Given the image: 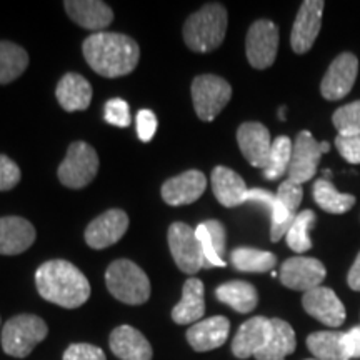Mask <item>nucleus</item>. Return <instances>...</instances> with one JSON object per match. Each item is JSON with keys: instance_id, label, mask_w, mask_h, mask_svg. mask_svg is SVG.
<instances>
[{"instance_id": "1", "label": "nucleus", "mask_w": 360, "mask_h": 360, "mask_svg": "<svg viewBox=\"0 0 360 360\" xmlns=\"http://www.w3.org/2000/svg\"><path fill=\"white\" fill-rule=\"evenodd\" d=\"M84 57L96 74L107 79L124 77L132 72L141 58V49L129 35L97 32L85 39Z\"/></svg>"}, {"instance_id": "2", "label": "nucleus", "mask_w": 360, "mask_h": 360, "mask_svg": "<svg viewBox=\"0 0 360 360\" xmlns=\"http://www.w3.org/2000/svg\"><path fill=\"white\" fill-rule=\"evenodd\" d=\"M35 283L42 299L64 309H77L90 297L87 277L67 260H49L40 265Z\"/></svg>"}, {"instance_id": "3", "label": "nucleus", "mask_w": 360, "mask_h": 360, "mask_svg": "<svg viewBox=\"0 0 360 360\" xmlns=\"http://www.w3.org/2000/svg\"><path fill=\"white\" fill-rule=\"evenodd\" d=\"M227 32V11L222 4H205L184 25V40L192 52L207 53L222 45Z\"/></svg>"}, {"instance_id": "4", "label": "nucleus", "mask_w": 360, "mask_h": 360, "mask_svg": "<svg viewBox=\"0 0 360 360\" xmlns=\"http://www.w3.org/2000/svg\"><path fill=\"white\" fill-rule=\"evenodd\" d=\"M105 283L110 294L124 304L141 305L150 297V281L132 260L120 259L112 262L105 272Z\"/></svg>"}, {"instance_id": "5", "label": "nucleus", "mask_w": 360, "mask_h": 360, "mask_svg": "<svg viewBox=\"0 0 360 360\" xmlns=\"http://www.w3.org/2000/svg\"><path fill=\"white\" fill-rule=\"evenodd\" d=\"M47 323L37 315L22 314L2 327V349L11 357L25 359L47 337Z\"/></svg>"}, {"instance_id": "6", "label": "nucleus", "mask_w": 360, "mask_h": 360, "mask_svg": "<svg viewBox=\"0 0 360 360\" xmlns=\"http://www.w3.org/2000/svg\"><path fill=\"white\" fill-rule=\"evenodd\" d=\"M232 97V87L219 75L205 74L193 79L192 102L195 114L204 122H212Z\"/></svg>"}, {"instance_id": "7", "label": "nucleus", "mask_w": 360, "mask_h": 360, "mask_svg": "<svg viewBox=\"0 0 360 360\" xmlns=\"http://www.w3.org/2000/svg\"><path fill=\"white\" fill-rule=\"evenodd\" d=\"M98 172V155L87 142L70 143L65 160L58 167V180L69 188L89 186Z\"/></svg>"}, {"instance_id": "8", "label": "nucleus", "mask_w": 360, "mask_h": 360, "mask_svg": "<svg viewBox=\"0 0 360 360\" xmlns=\"http://www.w3.org/2000/svg\"><path fill=\"white\" fill-rule=\"evenodd\" d=\"M167 238L170 254H172L175 264L182 272L197 274L200 269H205L202 245L191 225L174 222L169 227Z\"/></svg>"}, {"instance_id": "9", "label": "nucleus", "mask_w": 360, "mask_h": 360, "mask_svg": "<svg viewBox=\"0 0 360 360\" xmlns=\"http://www.w3.org/2000/svg\"><path fill=\"white\" fill-rule=\"evenodd\" d=\"M328 150L327 142L315 141L314 135L302 130L295 137L294 146H292V159L289 165V180L292 182L302 184L309 182L315 177L319 169V162L322 159V154Z\"/></svg>"}, {"instance_id": "10", "label": "nucleus", "mask_w": 360, "mask_h": 360, "mask_svg": "<svg viewBox=\"0 0 360 360\" xmlns=\"http://www.w3.org/2000/svg\"><path fill=\"white\" fill-rule=\"evenodd\" d=\"M278 51V27L272 20L260 19L250 25L245 39V53L254 69H269Z\"/></svg>"}, {"instance_id": "11", "label": "nucleus", "mask_w": 360, "mask_h": 360, "mask_svg": "<svg viewBox=\"0 0 360 360\" xmlns=\"http://www.w3.org/2000/svg\"><path fill=\"white\" fill-rule=\"evenodd\" d=\"M359 74V58L352 52L337 56L323 75L321 94L326 101H340L349 96Z\"/></svg>"}, {"instance_id": "12", "label": "nucleus", "mask_w": 360, "mask_h": 360, "mask_svg": "<svg viewBox=\"0 0 360 360\" xmlns=\"http://www.w3.org/2000/svg\"><path fill=\"white\" fill-rule=\"evenodd\" d=\"M326 4L322 0H305L300 6L292 25L290 45L295 53H307L314 47L322 27V12Z\"/></svg>"}, {"instance_id": "13", "label": "nucleus", "mask_w": 360, "mask_h": 360, "mask_svg": "<svg viewBox=\"0 0 360 360\" xmlns=\"http://www.w3.org/2000/svg\"><path fill=\"white\" fill-rule=\"evenodd\" d=\"M327 276L326 265L312 257L287 259L281 267V282L287 289L309 292L321 287Z\"/></svg>"}, {"instance_id": "14", "label": "nucleus", "mask_w": 360, "mask_h": 360, "mask_svg": "<svg viewBox=\"0 0 360 360\" xmlns=\"http://www.w3.org/2000/svg\"><path fill=\"white\" fill-rule=\"evenodd\" d=\"M302 307L310 317L327 327H340L347 317L342 300L328 287H317V289L305 292Z\"/></svg>"}, {"instance_id": "15", "label": "nucleus", "mask_w": 360, "mask_h": 360, "mask_svg": "<svg viewBox=\"0 0 360 360\" xmlns=\"http://www.w3.org/2000/svg\"><path fill=\"white\" fill-rule=\"evenodd\" d=\"M129 229V215L120 209H112L98 215L85 229V242L92 249H107L117 244Z\"/></svg>"}, {"instance_id": "16", "label": "nucleus", "mask_w": 360, "mask_h": 360, "mask_svg": "<svg viewBox=\"0 0 360 360\" xmlns=\"http://www.w3.org/2000/svg\"><path fill=\"white\" fill-rule=\"evenodd\" d=\"M272 142L269 129L260 122H245L237 130V143L252 167H267Z\"/></svg>"}, {"instance_id": "17", "label": "nucleus", "mask_w": 360, "mask_h": 360, "mask_svg": "<svg viewBox=\"0 0 360 360\" xmlns=\"http://www.w3.org/2000/svg\"><path fill=\"white\" fill-rule=\"evenodd\" d=\"M207 188V177L200 170H187V172L165 180L162 186V199L165 204L179 207L188 205L199 200Z\"/></svg>"}, {"instance_id": "18", "label": "nucleus", "mask_w": 360, "mask_h": 360, "mask_svg": "<svg viewBox=\"0 0 360 360\" xmlns=\"http://www.w3.org/2000/svg\"><path fill=\"white\" fill-rule=\"evenodd\" d=\"M231 332V322L227 317L215 315V317L200 321L187 330V342L195 352H209L219 349L227 342Z\"/></svg>"}, {"instance_id": "19", "label": "nucleus", "mask_w": 360, "mask_h": 360, "mask_svg": "<svg viewBox=\"0 0 360 360\" xmlns=\"http://www.w3.org/2000/svg\"><path fill=\"white\" fill-rule=\"evenodd\" d=\"M270 335V319L257 315L244 322L232 340V352L237 359L245 360L254 357L264 349Z\"/></svg>"}, {"instance_id": "20", "label": "nucleus", "mask_w": 360, "mask_h": 360, "mask_svg": "<svg viewBox=\"0 0 360 360\" xmlns=\"http://www.w3.org/2000/svg\"><path fill=\"white\" fill-rule=\"evenodd\" d=\"M65 12L75 24L94 32H102L114 20V12L101 0H67Z\"/></svg>"}, {"instance_id": "21", "label": "nucleus", "mask_w": 360, "mask_h": 360, "mask_svg": "<svg viewBox=\"0 0 360 360\" xmlns=\"http://www.w3.org/2000/svg\"><path fill=\"white\" fill-rule=\"evenodd\" d=\"M35 229L27 219L0 217V255H17L32 247Z\"/></svg>"}, {"instance_id": "22", "label": "nucleus", "mask_w": 360, "mask_h": 360, "mask_svg": "<svg viewBox=\"0 0 360 360\" xmlns=\"http://www.w3.org/2000/svg\"><path fill=\"white\" fill-rule=\"evenodd\" d=\"M110 350L120 360H152V347L148 340L130 326H120L110 334Z\"/></svg>"}, {"instance_id": "23", "label": "nucleus", "mask_w": 360, "mask_h": 360, "mask_svg": "<svg viewBox=\"0 0 360 360\" xmlns=\"http://www.w3.org/2000/svg\"><path fill=\"white\" fill-rule=\"evenodd\" d=\"M205 314L204 300V283L197 277L187 278L184 283L182 299L172 309V321L179 326H188V323L200 322Z\"/></svg>"}, {"instance_id": "24", "label": "nucleus", "mask_w": 360, "mask_h": 360, "mask_svg": "<svg viewBox=\"0 0 360 360\" xmlns=\"http://www.w3.org/2000/svg\"><path fill=\"white\" fill-rule=\"evenodd\" d=\"M210 180H212V191L215 199L224 207H227V209L238 207L247 202V192H249V188H247L244 179L237 172H233L232 169L219 165V167L214 169Z\"/></svg>"}, {"instance_id": "25", "label": "nucleus", "mask_w": 360, "mask_h": 360, "mask_svg": "<svg viewBox=\"0 0 360 360\" xmlns=\"http://www.w3.org/2000/svg\"><path fill=\"white\" fill-rule=\"evenodd\" d=\"M56 97L65 112L85 110L92 101V85L80 74H65L58 80Z\"/></svg>"}, {"instance_id": "26", "label": "nucleus", "mask_w": 360, "mask_h": 360, "mask_svg": "<svg viewBox=\"0 0 360 360\" xmlns=\"http://www.w3.org/2000/svg\"><path fill=\"white\" fill-rule=\"evenodd\" d=\"M297 347L295 332L289 322L270 319V335L262 350L254 355L257 360H285Z\"/></svg>"}, {"instance_id": "27", "label": "nucleus", "mask_w": 360, "mask_h": 360, "mask_svg": "<svg viewBox=\"0 0 360 360\" xmlns=\"http://www.w3.org/2000/svg\"><path fill=\"white\" fill-rule=\"evenodd\" d=\"M197 238H199L202 252L205 257V269L210 267H225V227L219 220H207L197 225Z\"/></svg>"}, {"instance_id": "28", "label": "nucleus", "mask_w": 360, "mask_h": 360, "mask_svg": "<svg viewBox=\"0 0 360 360\" xmlns=\"http://www.w3.org/2000/svg\"><path fill=\"white\" fill-rule=\"evenodd\" d=\"M215 297L238 314H250L259 304L257 289L252 283L244 281H231L222 283L215 290Z\"/></svg>"}, {"instance_id": "29", "label": "nucleus", "mask_w": 360, "mask_h": 360, "mask_svg": "<svg viewBox=\"0 0 360 360\" xmlns=\"http://www.w3.org/2000/svg\"><path fill=\"white\" fill-rule=\"evenodd\" d=\"M344 337L345 332H314L307 337V347L315 360H350Z\"/></svg>"}, {"instance_id": "30", "label": "nucleus", "mask_w": 360, "mask_h": 360, "mask_svg": "<svg viewBox=\"0 0 360 360\" xmlns=\"http://www.w3.org/2000/svg\"><path fill=\"white\" fill-rule=\"evenodd\" d=\"M314 200L317 202V205L322 210L334 215L349 212L357 202V199L350 193H342L337 191L334 184L327 179H319L314 184Z\"/></svg>"}, {"instance_id": "31", "label": "nucleus", "mask_w": 360, "mask_h": 360, "mask_svg": "<svg viewBox=\"0 0 360 360\" xmlns=\"http://www.w3.org/2000/svg\"><path fill=\"white\" fill-rule=\"evenodd\" d=\"M29 67V53L13 42H0V85L11 84Z\"/></svg>"}, {"instance_id": "32", "label": "nucleus", "mask_w": 360, "mask_h": 360, "mask_svg": "<svg viewBox=\"0 0 360 360\" xmlns=\"http://www.w3.org/2000/svg\"><path fill=\"white\" fill-rule=\"evenodd\" d=\"M231 262L238 272L264 274L270 272L277 264V257L272 252L252 249V247H238L231 254Z\"/></svg>"}, {"instance_id": "33", "label": "nucleus", "mask_w": 360, "mask_h": 360, "mask_svg": "<svg viewBox=\"0 0 360 360\" xmlns=\"http://www.w3.org/2000/svg\"><path fill=\"white\" fill-rule=\"evenodd\" d=\"M317 215L312 210H302L297 214L294 222H292L290 229L285 233L287 245L290 247L295 254H305V252L312 249V242H310L309 231L315 225Z\"/></svg>"}, {"instance_id": "34", "label": "nucleus", "mask_w": 360, "mask_h": 360, "mask_svg": "<svg viewBox=\"0 0 360 360\" xmlns=\"http://www.w3.org/2000/svg\"><path fill=\"white\" fill-rule=\"evenodd\" d=\"M292 141L285 135H281L272 142L267 167L264 169V177L267 180H277L283 174L289 172V165L292 159Z\"/></svg>"}, {"instance_id": "35", "label": "nucleus", "mask_w": 360, "mask_h": 360, "mask_svg": "<svg viewBox=\"0 0 360 360\" xmlns=\"http://www.w3.org/2000/svg\"><path fill=\"white\" fill-rule=\"evenodd\" d=\"M332 122L342 137H357L360 135V101L339 107L332 115Z\"/></svg>"}, {"instance_id": "36", "label": "nucleus", "mask_w": 360, "mask_h": 360, "mask_svg": "<svg viewBox=\"0 0 360 360\" xmlns=\"http://www.w3.org/2000/svg\"><path fill=\"white\" fill-rule=\"evenodd\" d=\"M276 197L292 215H297V209H299L300 202L304 199V188L299 184L292 182V180H285L278 186Z\"/></svg>"}, {"instance_id": "37", "label": "nucleus", "mask_w": 360, "mask_h": 360, "mask_svg": "<svg viewBox=\"0 0 360 360\" xmlns=\"http://www.w3.org/2000/svg\"><path fill=\"white\" fill-rule=\"evenodd\" d=\"M103 119L107 124L115 127H129L130 125V109L129 103L122 98H110L103 107Z\"/></svg>"}, {"instance_id": "38", "label": "nucleus", "mask_w": 360, "mask_h": 360, "mask_svg": "<svg viewBox=\"0 0 360 360\" xmlns=\"http://www.w3.org/2000/svg\"><path fill=\"white\" fill-rule=\"evenodd\" d=\"M22 174L19 165L7 155L0 154V192L11 191L20 182Z\"/></svg>"}, {"instance_id": "39", "label": "nucleus", "mask_w": 360, "mask_h": 360, "mask_svg": "<svg viewBox=\"0 0 360 360\" xmlns=\"http://www.w3.org/2000/svg\"><path fill=\"white\" fill-rule=\"evenodd\" d=\"M335 147L342 155V159L347 160L349 164H360V135H357V137H342V135H337Z\"/></svg>"}, {"instance_id": "40", "label": "nucleus", "mask_w": 360, "mask_h": 360, "mask_svg": "<svg viewBox=\"0 0 360 360\" xmlns=\"http://www.w3.org/2000/svg\"><path fill=\"white\" fill-rule=\"evenodd\" d=\"M64 360H107L102 349L90 344H72L64 352Z\"/></svg>"}, {"instance_id": "41", "label": "nucleus", "mask_w": 360, "mask_h": 360, "mask_svg": "<svg viewBox=\"0 0 360 360\" xmlns=\"http://www.w3.org/2000/svg\"><path fill=\"white\" fill-rule=\"evenodd\" d=\"M157 132V117L152 110L143 109L137 114V135L142 142H150Z\"/></svg>"}, {"instance_id": "42", "label": "nucleus", "mask_w": 360, "mask_h": 360, "mask_svg": "<svg viewBox=\"0 0 360 360\" xmlns=\"http://www.w3.org/2000/svg\"><path fill=\"white\" fill-rule=\"evenodd\" d=\"M247 202H255V204H260L272 212L274 205H276V193L264 191V188H249L247 192Z\"/></svg>"}, {"instance_id": "43", "label": "nucleus", "mask_w": 360, "mask_h": 360, "mask_svg": "<svg viewBox=\"0 0 360 360\" xmlns=\"http://www.w3.org/2000/svg\"><path fill=\"white\" fill-rule=\"evenodd\" d=\"M344 339L349 359H360V326H355L345 332Z\"/></svg>"}, {"instance_id": "44", "label": "nucleus", "mask_w": 360, "mask_h": 360, "mask_svg": "<svg viewBox=\"0 0 360 360\" xmlns=\"http://www.w3.org/2000/svg\"><path fill=\"white\" fill-rule=\"evenodd\" d=\"M347 283L349 287L355 292H360V252L355 259V262L352 267L349 270V276H347Z\"/></svg>"}, {"instance_id": "45", "label": "nucleus", "mask_w": 360, "mask_h": 360, "mask_svg": "<svg viewBox=\"0 0 360 360\" xmlns=\"http://www.w3.org/2000/svg\"><path fill=\"white\" fill-rule=\"evenodd\" d=\"M305 360H315V359H305Z\"/></svg>"}]
</instances>
